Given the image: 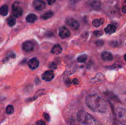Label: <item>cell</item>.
I'll return each instance as SVG.
<instances>
[{
	"instance_id": "6da1fadb",
	"label": "cell",
	"mask_w": 126,
	"mask_h": 125,
	"mask_svg": "<svg viewBox=\"0 0 126 125\" xmlns=\"http://www.w3.org/2000/svg\"><path fill=\"white\" fill-rule=\"evenodd\" d=\"M86 103L91 110L105 113L108 110V104L105 100L97 94H90L86 97Z\"/></svg>"
},
{
	"instance_id": "7a4b0ae2",
	"label": "cell",
	"mask_w": 126,
	"mask_h": 125,
	"mask_svg": "<svg viewBox=\"0 0 126 125\" xmlns=\"http://www.w3.org/2000/svg\"><path fill=\"white\" fill-rule=\"evenodd\" d=\"M78 120L82 125H97L95 120L85 111H79L77 114Z\"/></svg>"
},
{
	"instance_id": "3957f363",
	"label": "cell",
	"mask_w": 126,
	"mask_h": 125,
	"mask_svg": "<svg viewBox=\"0 0 126 125\" xmlns=\"http://www.w3.org/2000/svg\"><path fill=\"white\" fill-rule=\"evenodd\" d=\"M116 113L120 123L122 125H126V109L118 107L116 109Z\"/></svg>"
},
{
	"instance_id": "277c9868",
	"label": "cell",
	"mask_w": 126,
	"mask_h": 125,
	"mask_svg": "<svg viewBox=\"0 0 126 125\" xmlns=\"http://www.w3.org/2000/svg\"><path fill=\"white\" fill-rule=\"evenodd\" d=\"M12 12L16 17H20L23 14V9L17 1L15 2L12 4Z\"/></svg>"
},
{
	"instance_id": "5b68a950",
	"label": "cell",
	"mask_w": 126,
	"mask_h": 125,
	"mask_svg": "<svg viewBox=\"0 0 126 125\" xmlns=\"http://www.w3.org/2000/svg\"><path fill=\"white\" fill-rule=\"evenodd\" d=\"M33 6L35 9L42 11L46 7V4L44 0H33Z\"/></svg>"
},
{
	"instance_id": "8992f818",
	"label": "cell",
	"mask_w": 126,
	"mask_h": 125,
	"mask_svg": "<svg viewBox=\"0 0 126 125\" xmlns=\"http://www.w3.org/2000/svg\"><path fill=\"white\" fill-rule=\"evenodd\" d=\"M66 25L73 29H78L79 27V23L76 20L72 18H69L66 20Z\"/></svg>"
},
{
	"instance_id": "52a82bcc",
	"label": "cell",
	"mask_w": 126,
	"mask_h": 125,
	"mask_svg": "<svg viewBox=\"0 0 126 125\" xmlns=\"http://www.w3.org/2000/svg\"><path fill=\"white\" fill-rule=\"evenodd\" d=\"M71 35L70 30L66 27L62 26L59 29V36L62 39H66Z\"/></svg>"
},
{
	"instance_id": "ba28073f",
	"label": "cell",
	"mask_w": 126,
	"mask_h": 125,
	"mask_svg": "<svg viewBox=\"0 0 126 125\" xmlns=\"http://www.w3.org/2000/svg\"><path fill=\"white\" fill-rule=\"evenodd\" d=\"M54 77V73L52 71H47L42 75V78L44 80L49 82L51 81Z\"/></svg>"
},
{
	"instance_id": "9c48e42d",
	"label": "cell",
	"mask_w": 126,
	"mask_h": 125,
	"mask_svg": "<svg viewBox=\"0 0 126 125\" xmlns=\"http://www.w3.org/2000/svg\"><path fill=\"white\" fill-rule=\"evenodd\" d=\"M22 48L24 51H27V52H31L34 49V45L32 42L25 41V42H23V45H22Z\"/></svg>"
},
{
	"instance_id": "30bf717a",
	"label": "cell",
	"mask_w": 126,
	"mask_h": 125,
	"mask_svg": "<svg viewBox=\"0 0 126 125\" xmlns=\"http://www.w3.org/2000/svg\"><path fill=\"white\" fill-rule=\"evenodd\" d=\"M28 64L32 69H35L39 66V62L36 58H33L28 61Z\"/></svg>"
},
{
	"instance_id": "8fae6325",
	"label": "cell",
	"mask_w": 126,
	"mask_h": 125,
	"mask_svg": "<svg viewBox=\"0 0 126 125\" xmlns=\"http://www.w3.org/2000/svg\"><path fill=\"white\" fill-rule=\"evenodd\" d=\"M101 57L102 60L107 61H111L113 60V55L109 51H103L101 54Z\"/></svg>"
},
{
	"instance_id": "7c38bea8",
	"label": "cell",
	"mask_w": 126,
	"mask_h": 125,
	"mask_svg": "<svg viewBox=\"0 0 126 125\" xmlns=\"http://www.w3.org/2000/svg\"><path fill=\"white\" fill-rule=\"evenodd\" d=\"M90 5L94 9L98 10L100 9L102 3H101V1L100 0H91V2H90Z\"/></svg>"
},
{
	"instance_id": "4fadbf2b",
	"label": "cell",
	"mask_w": 126,
	"mask_h": 125,
	"mask_svg": "<svg viewBox=\"0 0 126 125\" xmlns=\"http://www.w3.org/2000/svg\"><path fill=\"white\" fill-rule=\"evenodd\" d=\"M116 31V27L113 25H109L105 28V31L108 34H111L114 33Z\"/></svg>"
},
{
	"instance_id": "5bb4252c",
	"label": "cell",
	"mask_w": 126,
	"mask_h": 125,
	"mask_svg": "<svg viewBox=\"0 0 126 125\" xmlns=\"http://www.w3.org/2000/svg\"><path fill=\"white\" fill-rule=\"evenodd\" d=\"M62 51V48L59 44H55L51 50V53L54 55H59Z\"/></svg>"
},
{
	"instance_id": "9a60e30c",
	"label": "cell",
	"mask_w": 126,
	"mask_h": 125,
	"mask_svg": "<svg viewBox=\"0 0 126 125\" xmlns=\"http://www.w3.org/2000/svg\"><path fill=\"white\" fill-rule=\"evenodd\" d=\"M37 20V16L34 13H30L26 17V21L29 23H33Z\"/></svg>"
},
{
	"instance_id": "2e32d148",
	"label": "cell",
	"mask_w": 126,
	"mask_h": 125,
	"mask_svg": "<svg viewBox=\"0 0 126 125\" xmlns=\"http://www.w3.org/2000/svg\"><path fill=\"white\" fill-rule=\"evenodd\" d=\"M105 22V19L103 18H97V19H94L92 21V25L94 26L95 27H98L103 25Z\"/></svg>"
},
{
	"instance_id": "e0dca14e",
	"label": "cell",
	"mask_w": 126,
	"mask_h": 125,
	"mask_svg": "<svg viewBox=\"0 0 126 125\" xmlns=\"http://www.w3.org/2000/svg\"><path fill=\"white\" fill-rule=\"evenodd\" d=\"M8 6L6 4H4L1 7H0V15H1L2 16L7 15L8 13Z\"/></svg>"
},
{
	"instance_id": "ac0fdd59",
	"label": "cell",
	"mask_w": 126,
	"mask_h": 125,
	"mask_svg": "<svg viewBox=\"0 0 126 125\" xmlns=\"http://www.w3.org/2000/svg\"><path fill=\"white\" fill-rule=\"evenodd\" d=\"M54 12H52V11H49V12H47L46 13H44V14L41 15V18L43 20H48L49 18H52V17L54 16Z\"/></svg>"
},
{
	"instance_id": "d6986e66",
	"label": "cell",
	"mask_w": 126,
	"mask_h": 125,
	"mask_svg": "<svg viewBox=\"0 0 126 125\" xmlns=\"http://www.w3.org/2000/svg\"><path fill=\"white\" fill-rule=\"evenodd\" d=\"M7 23L9 26H13L16 23V19L13 16H10L7 19Z\"/></svg>"
},
{
	"instance_id": "ffe728a7",
	"label": "cell",
	"mask_w": 126,
	"mask_h": 125,
	"mask_svg": "<svg viewBox=\"0 0 126 125\" xmlns=\"http://www.w3.org/2000/svg\"><path fill=\"white\" fill-rule=\"evenodd\" d=\"M87 56L86 55H80L79 56H78L77 60L80 63H82V62H85L87 61Z\"/></svg>"
},
{
	"instance_id": "44dd1931",
	"label": "cell",
	"mask_w": 126,
	"mask_h": 125,
	"mask_svg": "<svg viewBox=\"0 0 126 125\" xmlns=\"http://www.w3.org/2000/svg\"><path fill=\"white\" fill-rule=\"evenodd\" d=\"M14 107L12 105H7V107L6 109V112L7 114L11 115V114H12L14 112Z\"/></svg>"
},
{
	"instance_id": "7402d4cb",
	"label": "cell",
	"mask_w": 126,
	"mask_h": 125,
	"mask_svg": "<svg viewBox=\"0 0 126 125\" xmlns=\"http://www.w3.org/2000/svg\"><path fill=\"white\" fill-rule=\"evenodd\" d=\"M107 69H118V68H121V66L120 65L116 64H114L111 65V66H106Z\"/></svg>"
},
{
	"instance_id": "603a6c76",
	"label": "cell",
	"mask_w": 126,
	"mask_h": 125,
	"mask_svg": "<svg viewBox=\"0 0 126 125\" xmlns=\"http://www.w3.org/2000/svg\"><path fill=\"white\" fill-rule=\"evenodd\" d=\"M110 45L111 47H117L119 46V42L118 41H112V42H110Z\"/></svg>"
},
{
	"instance_id": "cb8c5ba5",
	"label": "cell",
	"mask_w": 126,
	"mask_h": 125,
	"mask_svg": "<svg viewBox=\"0 0 126 125\" xmlns=\"http://www.w3.org/2000/svg\"><path fill=\"white\" fill-rule=\"evenodd\" d=\"M94 34L96 37L98 38V37L101 36L103 34V32H102V31H95L94 32Z\"/></svg>"
},
{
	"instance_id": "d4e9b609",
	"label": "cell",
	"mask_w": 126,
	"mask_h": 125,
	"mask_svg": "<svg viewBox=\"0 0 126 125\" xmlns=\"http://www.w3.org/2000/svg\"><path fill=\"white\" fill-rule=\"evenodd\" d=\"M44 94V90H43V89H40V90H39L37 91V93L35 94L34 97H35V98H38V97H39V96L42 95V94Z\"/></svg>"
},
{
	"instance_id": "484cf974",
	"label": "cell",
	"mask_w": 126,
	"mask_h": 125,
	"mask_svg": "<svg viewBox=\"0 0 126 125\" xmlns=\"http://www.w3.org/2000/svg\"><path fill=\"white\" fill-rule=\"evenodd\" d=\"M95 44L97 46L101 47V46H102V45H103V44H104V42L102 40H97V41L95 42Z\"/></svg>"
},
{
	"instance_id": "4316f807",
	"label": "cell",
	"mask_w": 126,
	"mask_h": 125,
	"mask_svg": "<svg viewBox=\"0 0 126 125\" xmlns=\"http://www.w3.org/2000/svg\"><path fill=\"white\" fill-rule=\"evenodd\" d=\"M43 116H44V118H45L47 121H49L50 120V117L47 113H43Z\"/></svg>"
},
{
	"instance_id": "83f0119b",
	"label": "cell",
	"mask_w": 126,
	"mask_h": 125,
	"mask_svg": "<svg viewBox=\"0 0 126 125\" xmlns=\"http://www.w3.org/2000/svg\"><path fill=\"white\" fill-rule=\"evenodd\" d=\"M49 68L55 69H57V64L54 62H51V63L49 64Z\"/></svg>"
},
{
	"instance_id": "f1b7e54d",
	"label": "cell",
	"mask_w": 126,
	"mask_h": 125,
	"mask_svg": "<svg viewBox=\"0 0 126 125\" xmlns=\"http://www.w3.org/2000/svg\"><path fill=\"white\" fill-rule=\"evenodd\" d=\"M36 125H46V123L44 122L43 120H39V121H36Z\"/></svg>"
},
{
	"instance_id": "f546056e",
	"label": "cell",
	"mask_w": 126,
	"mask_h": 125,
	"mask_svg": "<svg viewBox=\"0 0 126 125\" xmlns=\"http://www.w3.org/2000/svg\"><path fill=\"white\" fill-rule=\"evenodd\" d=\"M48 4L49 5H52L54 3H55V2L56 1V0H46Z\"/></svg>"
},
{
	"instance_id": "4dcf8cb0",
	"label": "cell",
	"mask_w": 126,
	"mask_h": 125,
	"mask_svg": "<svg viewBox=\"0 0 126 125\" xmlns=\"http://www.w3.org/2000/svg\"><path fill=\"white\" fill-rule=\"evenodd\" d=\"M72 82H73V83H74V84L77 85L78 83V80L77 78H74V79L73 80Z\"/></svg>"
},
{
	"instance_id": "1f68e13d",
	"label": "cell",
	"mask_w": 126,
	"mask_h": 125,
	"mask_svg": "<svg viewBox=\"0 0 126 125\" xmlns=\"http://www.w3.org/2000/svg\"><path fill=\"white\" fill-rule=\"evenodd\" d=\"M122 11L123 13H126V6H123L122 7Z\"/></svg>"
},
{
	"instance_id": "d6a6232c",
	"label": "cell",
	"mask_w": 126,
	"mask_h": 125,
	"mask_svg": "<svg viewBox=\"0 0 126 125\" xmlns=\"http://www.w3.org/2000/svg\"><path fill=\"white\" fill-rule=\"evenodd\" d=\"M80 0H70V1H71L72 3H74V4L77 3V2H78Z\"/></svg>"
},
{
	"instance_id": "836d02e7",
	"label": "cell",
	"mask_w": 126,
	"mask_h": 125,
	"mask_svg": "<svg viewBox=\"0 0 126 125\" xmlns=\"http://www.w3.org/2000/svg\"><path fill=\"white\" fill-rule=\"evenodd\" d=\"M124 60H125V61H126V54L125 55H124Z\"/></svg>"
},
{
	"instance_id": "e575fe53",
	"label": "cell",
	"mask_w": 126,
	"mask_h": 125,
	"mask_svg": "<svg viewBox=\"0 0 126 125\" xmlns=\"http://www.w3.org/2000/svg\"><path fill=\"white\" fill-rule=\"evenodd\" d=\"M125 2L126 3V0H125Z\"/></svg>"
},
{
	"instance_id": "d590c367",
	"label": "cell",
	"mask_w": 126,
	"mask_h": 125,
	"mask_svg": "<svg viewBox=\"0 0 126 125\" xmlns=\"http://www.w3.org/2000/svg\"></svg>"
}]
</instances>
